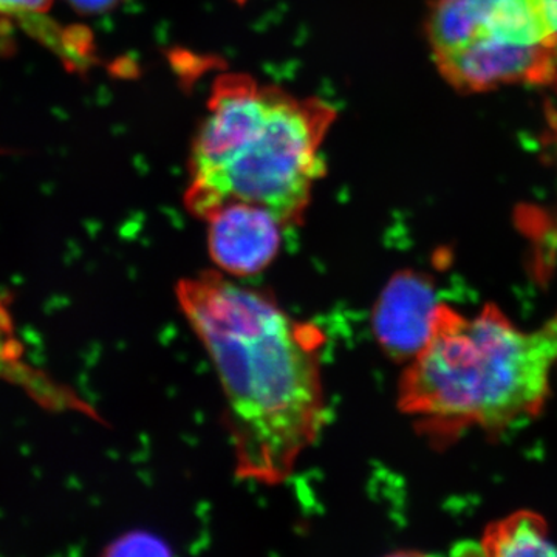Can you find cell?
I'll return each instance as SVG.
<instances>
[{
	"mask_svg": "<svg viewBox=\"0 0 557 557\" xmlns=\"http://www.w3.org/2000/svg\"><path fill=\"white\" fill-rule=\"evenodd\" d=\"M175 296L218 373L237 478L287 482L327 423L325 333L219 270L182 278Z\"/></svg>",
	"mask_w": 557,
	"mask_h": 557,
	"instance_id": "6da1fadb",
	"label": "cell"
},
{
	"mask_svg": "<svg viewBox=\"0 0 557 557\" xmlns=\"http://www.w3.org/2000/svg\"><path fill=\"white\" fill-rule=\"evenodd\" d=\"M335 120L321 98L242 73L219 76L190 149L186 208L203 220L228 201H247L295 228L325 174L321 150Z\"/></svg>",
	"mask_w": 557,
	"mask_h": 557,
	"instance_id": "7a4b0ae2",
	"label": "cell"
},
{
	"mask_svg": "<svg viewBox=\"0 0 557 557\" xmlns=\"http://www.w3.org/2000/svg\"><path fill=\"white\" fill-rule=\"evenodd\" d=\"M556 372L557 313L528 330L496 306L467 317L445 302L399 379L398 408L434 438L502 432L541 413Z\"/></svg>",
	"mask_w": 557,
	"mask_h": 557,
	"instance_id": "3957f363",
	"label": "cell"
},
{
	"mask_svg": "<svg viewBox=\"0 0 557 557\" xmlns=\"http://www.w3.org/2000/svg\"><path fill=\"white\" fill-rule=\"evenodd\" d=\"M428 38L435 65L457 90L548 86L552 57L528 0H437Z\"/></svg>",
	"mask_w": 557,
	"mask_h": 557,
	"instance_id": "277c9868",
	"label": "cell"
},
{
	"mask_svg": "<svg viewBox=\"0 0 557 557\" xmlns=\"http://www.w3.org/2000/svg\"><path fill=\"white\" fill-rule=\"evenodd\" d=\"M208 252L215 269L226 276H258L269 269L281 249V220L269 209L247 201H228L203 219Z\"/></svg>",
	"mask_w": 557,
	"mask_h": 557,
	"instance_id": "5b68a950",
	"label": "cell"
},
{
	"mask_svg": "<svg viewBox=\"0 0 557 557\" xmlns=\"http://www.w3.org/2000/svg\"><path fill=\"white\" fill-rule=\"evenodd\" d=\"M435 285L424 274L401 271L392 276L372 310V332L384 354L412 361L434 335L440 309Z\"/></svg>",
	"mask_w": 557,
	"mask_h": 557,
	"instance_id": "8992f818",
	"label": "cell"
},
{
	"mask_svg": "<svg viewBox=\"0 0 557 557\" xmlns=\"http://www.w3.org/2000/svg\"><path fill=\"white\" fill-rule=\"evenodd\" d=\"M485 556H556L547 522L534 511L512 512L486 527L479 544Z\"/></svg>",
	"mask_w": 557,
	"mask_h": 557,
	"instance_id": "52a82bcc",
	"label": "cell"
},
{
	"mask_svg": "<svg viewBox=\"0 0 557 557\" xmlns=\"http://www.w3.org/2000/svg\"><path fill=\"white\" fill-rule=\"evenodd\" d=\"M53 0H0V16L16 17L25 24L36 28L39 38L47 40L60 50L69 32L61 30L57 24L47 20L46 13L50 10Z\"/></svg>",
	"mask_w": 557,
	"mask_h": 557,
	"instance_id": "ba28073f",
	"label": "cell"
},
{
	"mask_svg": "<svg viewBox=\"0 0 557 557\" xmlns=\"http://www.w3.org/2000/svg\"><path fill=\"white\" fill-rule=\"evenodd\" d=\"M24 354L11 299L0 289V379L20 370Z\"/></svg>",
	"mask_w": 557,
	"mask_h": 557,
	"instance_id": "9c48e42d",
	"label": "cell"
},
{
	"mask_svg": "<svg viewBox=\"0 0 557 557\" xmlns=\"http://www.w3.org/2000/svg\"><path fill=\"white\" fill-rule=\"evenodd\" d=\"M531 9L536 13L544 30L545 40L552 57V76H549V89L557 97V0H528Z\"/></svg>",
	"mask_w": 557,
	"mask_h": 557,
	"instance_id": "30bf717a",
	"label": "cell"
},
{
	"mask_svg": "<svg viewBox=\"0 0 557 557\" xmlns=\"http://www.w3.org/2000/svg\"><path fill=\"white\" fill-rule=\"evenodd\" d=\"M76 9L86 11H102L112 7L116 0H69Z\"/></svg>",
	"mask_w": 557,
	"mask_h": 557,
	"instance_id": "8fae6325",
	"label": "cell"
},
{
	"mask_svg": "<svg viewBox=\"0 0 557 557\" xmlns=\"http://www.w3.org/2000/svg\"><path fill=\"white\" fill-rule=\"evenodd\" d=\"M549 123H552L553 129V148H555L557 157V112L552 113V116H549Z\"/></svg>",
	"mask_w": 557,
	"mask_h": 557,
	"instance_id": "7c38bea8",
	"label": "cell"
},
{
	"mask_svg": "<svg viewBox=\"0 0 557 557\" xmlns=\"http://www.w3.org/2000/svg\"><path fill=\"white\" fill-rule=\"evenodd\" d=\"M237 2H240V3H242V2H245V0H237Z\"/></svg>",
	"mask_w": 557,
	"mask_h": 557,
	"instance_id": "4fadbf2b",
	"label": "cell"
}]
</instances>
